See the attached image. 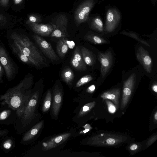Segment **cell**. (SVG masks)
<instances>
[{
    "label": "cell",
    "instance_id": "cell-1",
    "mask_svg": "<svg viewBox=\"0 0 157 157\" xmlns=\"http://www.w3.org/2000/svg\"><path fill=\"white\" fill-rule=\"evenodd\" d=\"M30 85L28 80L25 78L16 86L9 89L0 97L2 104H6L16 111L17 115L20 119L32 93L31 90H28Z\"/></svg>",
    "mask_w": 157,
    "mask_h": 157
},
{
    "label": "cell",
    "instance_id": "cell-2",
    "mask_svg": "<svg viewBox=\"0 0 157 157\" xmlns=\"http://www.w3.org/2000/svg\"><path fill=\"white\" fill-rule=\"evenodd\" d=\"M11 37L13 44L30 59L34 66L39 67L41 64H46L44 57L27 36L13 33Z\"/></svg>",
    "mask_w": 157,
    "mask_h": 157
},
{
    "label": "cell",
    "instance_id": "cell-3",
    "mask_svg": "<svg viewBox=\"0 0 157 157\" xmlns=\"http://www.w3.org/2000/svg\"><path fill=\"white\" fill-rule=\"evenodd\" d=\"M41 98V94L38 90L31 93L21 118L23 128L33 122H39L42 118L38 110Z\"/></svg>",
    "mask_w": 157,
    "mask_h": 157
},
{
    "label": "cell",
    "instance_id": "cell-4",
    "mask_svg": "<svg viewBox=\"0 0 157 157\" xmlns=\"http://www.w3.org/2000/svg\"><path fill=\"white\" fill-rule=\"evenodd\" d=\"M63 100V91L60 86L56 85L52 94V106L51 116L52 119H56L59 113Z\"/></svg>",
    "mask_w": 157,
    "mask_h": 157
},
{
    "label": "cell",
    "instance_id": "cell-5",
    "mask_svg": "<svg viewBox=\"0 0 157 157\" xmlns=\"http://www.w3.org/2000/svg\"><path fill=\"white\" fill-rule=\"evenodd\" d=\"M93 0H86L81 4L75 12L74 17L77 24L88 21L89 15L94 5Z\"/></svg>",
    "mask_w": 157,
    "mask_h": 157
},
{
    "label": "cell",
    "instance_id": "cell-6",
    "mask_svg": "<svg viewBox=\"0 0 157 157\" xmlns=\"http://www.w3.org/2000/svg\"><path fill=\"white\" fill-rule=\"evenodd\" d=\"M67 18L64 15H61L57 17L55 22L52 25L53 29L51 36L54 38H65L69 36L67 31Z\"/></svg>",
    "mask_w": 157,
    "mask_h": 157
},
{
    "label": "cell",
    "instance_id": "cell-7",
    "mask_svg": "<svg viewBox=\"0 0 157 157\" xmlns=\"http://www.w3.org/2000/svg\"><path fill=\"white\" fill-rule=\"evenodd\" d=\"M74 135L73 132H68L50 138L43 142L42 150L48 151L56 147L67 141Z\"/></svg>",
    "mask_w": 157,
    "mask_h": 157
},
{
    "label": "cell",
    "instance_id": "cell-8",
    "mask_svg": "<svg viewBox=\"0 0 157 157\" xmlns=\"http://www.w3.org/2000/svg\"><path fill=\"white\" fill-rule=\"evenodd\" d=\"M33 38L42 52L52 62L59 59L51 44L38 35H34Z\"/></svg>",
    "mask_w": 157,
    "mask_h": 157
},
{
    "label": "cell",
    "instance_id": "cell-9",
    "mask_svg": "<svg viewBox=\"0 0 157 157\" xmlns=\"http://www.w3.org/2000/svg\"><path fill=\"white\" fill-rule=\"evenodd\" d=\"M0 62L4 68L7 78L10 79L14 73L13 65L5 49L0 46Z\"/></svg>",
    "mask_w": 157,
    "mask_h": 157
},
{
    "label": "cell",
    "instance_id": "cell-10",
    "mask_svg": "<svg viewBox=\"0 0 157 157\" xmlns=\"http://www.w3.org/2000/svg\"><path fill=\"white\" fill-rule=\"evenodd\" d=\"M101 64V72L102 77L104 78L109 72L113 61L112 55L110 51L105 52H100L98 56Z\"/></svg>",
    "mask_w": 157,
    "mask_h": 157
},
{
    "label": "cell",
    "instance_id": "cell-11",
    "mask_svg": "<svg viewBox=\"0 0 157 157\" xmlns=\"http://www.w3.org/2000/svg\"><path fill=\"white\" fill-rule=\"evenodd\" d=\"M136 57L145 71L148 73H151L152 62L148 51L143 47H139L137 50Z\"/></svg>",
    "mask_w": 157,
    "mask_h": 157
},
{
    "label": "cell",
    "instance_id": "cell-12",
    "mask_svg": "<svg viewBox=\"0 0 157 157\" xmlns=\"http://www.w3.org/2000/svg\"><path fill=\"white\" fill-rule=\"evenodd\" d=\"M31 29L36 33L43 36H48L51 34L53 29L52 24L33 23L28 24Z\"/></svg>",
    "mask_w": 157,
    "mask_h": 157
},
{
    "label": "cell",
    "instance_id": "cell-13",
    "mask_svg": "<svg viewBox=\"0 0 157 157\" xmlns=\"http://www.w3.org/2000/svg\"><path fill=\"white\" fill-rule=\"evenodd\" d=\"M71 64L72 66L77 71H84L86 69V64L78 47H76L74 51L71 59Z\"/></svg>",
    "mask_w": 157,
    "mask_h": 157
},
{
    "label": "cell",
    "instance_id": "cell-14",
    "mask_svg": "<svg viewBox=\"0 0 157 157\" xmlns=\"http://www.w3.org/2000/svg\"><path fill=\"white\" fill-rule=\"evenodd\" d=\"M119 18V15L115 10L110 9L108 10L107 13L106 30L108 32L113 31L118 23Z\"/></svg>",
    "mask_w": 157,
    "mask_h": 157
},
{
    "label": "cell",
    "instance_id": "cell-15",
    "mask_svg": "<svg viewBox=\"0 0 157 157\" xmlns=\"http://www.w3.org/2000/svg\"><path fill=\"white\" fill-rule=\"evenodd\" d=\"M44 120L39 121L24 136L22 139L23 142H28L33 140L40 132L44 125Z\"/></svg>",
    "mask_w": 157,
    "mask_h": 157
},
{
    "label": "cell",
    "instance_id": "cell-16",
    "mask_svg": "<svg viewBox=\"0 0 157 157\" xmlns=\"http://www.w3.org/2000/svg\"><path fill=\"white\" fill-rule=\"evenodd\" d=\"M136 74H132L124 82L123 86V99L124 102L130 96L133 90L136 78Z\"/></svg>",
    "mask_w": 157,
    "mask_h": 157
},
{
    "label": "cell",
    "instance_id": "cell-17",
    "mask_svg": "<svg viewBox=\"0 0 157 157\" xmlns=\"http://www.w3.org/2000/svg\"><path fill=\"white\" fill-rule=\"evenodd\" d=\"M63 80L69 86L72 85L74 77L73 72L69 67L65 68L61 73Z\"/></svg>",
    "mask_w": 157,
    "mask_h": 157
},
{
    "label": "cell",
    "instance_id": "cell-18",
    "mask_svg": "<svg viewBox=\"0 0 157 157\" xmlns=\"http://www.w3.org/2000/svg\"><path fill=\"white\" fill-rule=\"evenodd\" d=\"M56 50L59 56L63 59L68 51V47L64 40V38L59 40L56 44Z\"/></svg>",
    "mask_w": 157,
    "mask_h": 157
},
{
    "label": "cell",
    "instance_id": "cell-19",
    "mask_svg": "<svg viewBox=\"0 0 157 157\" xmlns=\"http://www.w3.org/2000/svg\"><path fill=\"white\" fill-rule=\"evenodd\" d=\"M52 103V94L51 90L47 92L42 105V111L45 113L48 111Z\"/></svg>",
    "mask_w": 157,
    "mask_h": 157
},
{
    "label": "cell",
    "instance_id": "cell-20",
    "mask_svg": "<svg viewBox=\"0 0 157 157\" xmlns=\"http://www.w3.org/2000/svg\"><path fill=\"white\" fill-rule=\"evenodd\" d=\"M81 52L83 59L86 65L91 66L94 63L93 56L91 52L86 48L82 47L81 48Z\"/></svg>",
    "mask_w": 157,
    "mask_h": 157
},
{
    "label": "cell",
    "instance_id": "cell-21",
    "mask_svg": "<svg viewBox=\"0 0 157 157\" xmlns=\"http://www.w3.org/2000/svg\"><path fill=\"white\" fill-rule=\"evenodd\" d=\"M13 52L17 55L20 59L23 62L25 63L32 64L34 65L33 63L30 59L27 56L25 55L17 48L13 44L11 46Z\"/></svg>",
    "mask_w": 157,
    "mask_h": 157
},
{
    "label": "cell",
    "instance_id": "cell-22",
    "mask_svg": "<svg viewBox=\"0 0 157 157\" xmlns=\"http://www.w3.org/2000/svg\"><path fill=\"white\" fill-rule=\"evenodd\" d=\"M84 38L86 40L95 44H105L107 42L106 40L102 38L94 35H86Z\"/></svg>",
    "mask_w": 157,
    "mask_h": 157
},
{
    "label": "cell",
    "instance_id": "cell-23",
    "mask_svg": "<svg viewBox=\"0 0 157 157\" xmlns=\"http://www.w3.org/2000/svg\"><path fill=\"white\" fill-rule=\"evenodd\" d=\"M119 93V89H115L104 93L102 95L101 97L104 98L113 100L117 98Z\"/></svg>",
    "mask_w": 157,
    "mask_h": 157
},
{
    "label": "cell",
    "instance_id": "cell-24",
    "mask_svg": "<svg viewBox=\"0 0 157 157\" xmlns=\"http://www.w3.org/2000/svg\"><path fill=\"white\" fill-rule=\"evenodd\" d=\"M91 28L99 32L103 31V24L101 19L99 17H96L93 20L91 25Z\"/></svg>",
    "mask_w": 157,
    "mask_h": 157
},
{
    "label": "cell",
    "instance_id": "cell-25",
    "mask_svg": "<svg viewBox=\"0 0 157 157\" xmlns=\"http://www.w3.org/2000/svg\"><path fill=\"white\" fill-rule=\"evenodd\" d=\"M93 79L92 76L89 75H85L81 78L77 82L75 87L78 88L89 82Z\"/></svg>",
    "mask_w": 157,
    "mask_h": 157
},
{
    "label": "cell",
    "instance_id": "cell-26",
    "mask_svg": "<svg viewBox=\"0 0 157 157\" xmlns=\"http://www.w3.org/2000/svg\"><path fill=\"white\" fill-rule=\"evenodd\" d=\"M42 21L41 18L40 16L35 14H31L29 16L26 23L28 24L33 23H38Z\"/></svg>",
    "mask_w": 157,
    "mask_h": 157
},
{
    "label": "cell",
    "instance_id": "cell-27",
    "mask_svg": "<svg viewBox=\"0 0 157 157\" xmlns=\"http://www.w3.org/2000/svg\"><path fill=\"white\" fill-rule=\"evenodd\" d=\"M11 111L9 109H6L0 113V121L4 120L6 119L9 116Z\"/></svg>",
    "mask_w": 157,
    "mask_h": 157
},
{
    "label": "cell",
    "instance_id": "cell-28",
    "mask_svg": "<svg viewBox=\"0 0 157 157\" xmlns=\"http://www.w3.org/2000/svg\"><path fill=\"white\" fill-rule=\"evenodd\" d=\"M126 35H128V36H131L132 37H133L134 38H135L136 40L140 41L141 43H143L146 46L150 47V45L148 44L146 42L143 40H142L140 39V38H139V37H138V36H136V35L134 34L133 33H126L125 34Z\"/></svg>",
    "mask_w": 157,
    "mask_h": 157
},
{
    "label": "cell",
    "instance_id": "cell-29",
    "mask_svg": "<svg viewBox=\"0 0 157 157\" xmlns=\"http://www.w3.org/2000/svg\"><path fill=\"white\" fill-rule=\"evenodd\" d=\"M13 142L10 139H8L6 140L3 144V147L6 149H9L12 145Z\"/></svg>",
    "mask_w": 157,
    "mask_h": 157
},
{
    "label": "cell",
    "instance_id": "cell-30",
    "mask_svg": "<svg viewBox=\"0 0 157 157\" xmlns=\"http://www.w3.org/2000/svg\"><path fill=\"white\" fill-rule=\"evenodd\" d=\"M95 85L93 84L88 87L86 90V92L89 93H92L95 90Z\"/></svg>",
    "mask_w": 157,
    "mask_h": 157
},
{
    "label": "cell",
    "instance_id": "cell-31",
    "mask_svg": "<svg viewBox=\"0 0 157 157\" xmlns=\"http://www.w3.org/2000/svg\"><path fill=\"white\" fill-rule=\"evenodd\" d=\"M64 40L67 44L68 45L69 48H72L75 46V44L73 41H68L65 38Z\"/></svg>",
    "mask_w": 157,
    "mask_h": 157
},
{
    "label": "cell",
    "instance_id": "cell-32",
    "mask_svg": "<svg viewBox=\"0 0 157 157\" xmlns=\"http://www.w3.org/2000/svg\"><path fill=\"white\" fill-rule=\"evenodd\" d=\"M108 109L109 111L111 113H114L116 110L115 106L111 103H108Z\"/></svg>",
    "mask_w": 157,
    "mask_h": 157
},
{
    "label": "cell",
    "instance_id": "cell-33",
    "mask_svg": "<svg viewBox=\"0 0 157 157\" xmlns=\"http://www.w3.org/2000/svg\"><path fill=\"white\" fill-rule=\"evenodd\" d=\"M9 0H0V4L2 6H7L8 4Z\"/></svg>",
    "mask_w": 157,
    "mask_h": 157
},
{
    "label": "cell",
    "instance_id": "cell-34",
    "mask_svg": "<svg viewBox=\"0 0 157 157\" xmlns=\"http://www.w3.org/2000/svg\"><path fill=\"white\" fill-rule=\"evenodd\" d=\"M107 143L110 145L113 144L115 142V140L112 138H109L106 140Z\"/></svg>",
    "mask_w": 157,
    "mask_h": 157
},
{
    "label": "cell",
    "instance_id": "cell-35",
    "mask_svg": "<svg viewBox=\"0 0 157 157\" xmlns=\"http://www.w3.org/2000/svg\"><path fill=\"white\" fill-rule=\"evenodd\" d=\"M3 68L1 63H0V83L2 79L3 74Z\"/></svg>",
    "mask_w": 157,
    "mask_h": 157
},
{
    "label": "cell",
    "instance_id": "cell-36",
    "mask_svg": "<svg viewBox=\"0 0 157 157\" xmlns=\"http://www.w3.org/2000/svg\"><path fill=\"white\" fill-rule=\"evenodd\" d=\"M137 147L138 146L136 144H133L131 146L130 148L131 150H133L136 149Z\"/></svg>",
    "mask_w": 157,
    "mask_h": 157
},
{
    "label": "cell",
    "instance_id": "cell-37",
    "mask_svg": "<svg viewBox=\"0 0 157 157\" xmlns=\"http://www.w3.org/2000/svg\"><path fill=\"white\" fill-rule=\"evenodd\" d=\"M152 89L155 92H157V85L156 84L154 85L152 87Z\"/></svg>",
    "mask_w": 157,
    "mask_h": 157
},
{
    "label": "cell",
    "instance_id": "cell-38",
    "mask_svg": "<svg viewBox=\"0 0 157 157\" xmlns=\"http://www.w3.org/2000/svg\"><path fill=\"white\" fill-rule=\"evenodd\" d=\"M14 3L15 4L17 5L21 3L23 0H13Z\"/></svg>",
    "mask_w": 157,
    "mask_h": 157
},
{
    "label": "cell",
    "instance_id": "cell-39",
    "mask_svg": "<svg viewBox=\"0 0 157 157\" xmlns=\"http://www.w3.org/2000/svg\"><path fill=\"white\" fill-rule=\"evenodd\" d=\"M4 132L0 130V136L2 135V134Z\"/></svg>",
    "mask_w": 157,
    "mask_h": 157
},
{
    "label": "cell",
    "instance_id": "cell-40",
    "mask_svg": "<svg viewBox=\"0 0 157 157\" xmlns=\"http://www.w3.org/2000/svg\"><path fill=\"white\" fill-rule=\"evenodd\" d=\"M155 118L156 120L157 119V113H156L155 116Z\"/></svg>",
    "mask_w": 157,
    "mask_h": 157
},
{
    "label": "cell",
    "instance_id": "cell-41",
    "mask_svg": "<svg viewBox=\"0 0 157 157\" xmlns=\"http://www.w3.org/2000/svg\"></svg>",
    "mask_w": 157,
    "mask_h": 157
}]
</instances>
